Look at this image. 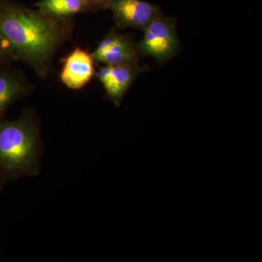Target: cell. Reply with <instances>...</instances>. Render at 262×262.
I'll use <instances>...</instances> for the list:
<instances>
[{
  "label": "cell",
  "mask_w": 262,
  "mask_h": 262,
  "mask_svg": "<svg viewBox=\"0 0 262 262\" xmlns=\"http://www.w3.org/2000/svg\"><path fill=\"white\" fill-rule=\"evenodd\" d=\"M71 32L70 19L52 18L38 10L0 0V40L12 60L25 62L42 78Z\"/></svg>",
  "instance_id": "cell-1"
},
{
  "label": "cell",
  "mask_w": 262,
  "mask_h": 262,
  "mask_svg": "<svg viewBox=\"0 0 262 262\" xmlns=\"http://www.w3.org/2000/svg\"><path fill=\"white\" fill-rule=\"evenodd\" d=\"M39 133L29 114L15 121L0 122V170L7 176L37 171Z\"/></svg>",
  "instance_id": "cell-2"
},
{
  "label": "cell",
  "mask_w": 262,
  "mask_h": 262,
  "mask_svg": "<svg viewBox=\"0 0 262 262\" xmlns=\"http://www.w3.org/2000/svg\"><path fill=\"white\" fill-rule=\"evenodd\" d=\"M176 19L163 14L157 17L144 29V36L136 43L140 58L151 56L158 63L171 59L179 50V38L176 29Z\"/></svg>",
  "instance_id": "cell-3"
},
{
  "label": "cell",
  "mask_w": 262,
  "mask_h": 262,
  "mask_svg": "<svg viewBox=\"0 0 262 262\" xmlns=\"http://www.w3.org/2000/svg\"><path fill=\"white\" fill-rule=\"evenodd\" d=\"M94 62L103 65L139 66L136 43L130 37L112 31L91 53Z\"/></svg>",
  "instance_id": "cell-4"
},
{
  "label": "cell",
  "mask_w": 262,
  "mask_h": 262,
  "mask_svg": "<svg viewBox=\"0 0 262 262\" xmlns=\"http://www.w3.org/2000/svg\"><path fill=\"white\" fill-rule=\"evenodd\" d=\"M108 9L111 10L117 27L141 30L163 14L159 7L141 0H111Z\"/></svg>",
  "instance_id": "cell-5"
},
{
  "label": "cell",
  "mask_w": 262,
  "mask_h": 262,
  "mask_svg": "<svg viewBox=\"0 0 262 262\" xmlns=\"http://www.w3.org/2000/svg\"><path fill=\"white\" fill-rule=\"evenodd\" d=\"M143 71L144 69L139 66L104 65L96 72V75L108 97L119 106L124 95Z\"/></svg>",
  "instance_id": "cell-6"
},
{
  "label": "cell",
  "mask_w": 262,
  "mask_h": 262,
  "mask_svg": "<svg viewBox=\"0 0 262 262\" xmlns=\"http://www.w3.org/2000/svg\"><path fill=\"white\" fill-rule=\"evenodd\" d=\"M94 63L89 52L75 48L64 59L60 80L69 89L80 90L96 75Z\"/></svg>",
  "instance_id": "cell-7"
},
{
  "label": "cell",
  "mask_w": 262,
  "mask_h": 262,
  "mask_svg": "<svg viewBox=\"0 0 262 262\" xmlns=\"http://www.w3.org/2000/svg\"><path fill=\"white\" fill-rule=\"evenodd\" d=\"M28 91L23 77L13 71H0V118L10 105Z\"/></svg>",
  "instance_id": "cell-8"
},
{
  "label": "cell",
  "mask_w": 262,
  "mask_h": 262,
  "mask_svg": "<svg viewBox=\"0 0 262 262\" xmlns=\"http://www.w3.org/2000/svg\"><path fill=\"white\" fill-rule=\"evenodd\" d=\"M34 5L43 14L57 19H71L89 12L84 0H41Z\"/></svg>",
  "instance_id": "cell-9"
},
{
  "label": "cell",
  "mask_w": 262,
  "mask_h": 262,
  "mask_svg": "<svg viewBox=\"0 0 262 262\" xmlns=\"http://www.w3.org/2000/svg\"><path fill=\"white\" fill-rule=\"evenodd\" d=\"M89 11H100L108 9L111 0H84Z\"/></svg>",
  "instance_id": "cell-10"
},
{
  "label": "cell",
  "mask_w": 262,
  "mask_h": 262,
  "mask_svg": "<svg viewBox=\"0 0 262 262\" xmlns=\"http://www.w3.org/2000/svg\"><path fill=\"white\" fill-rule=\"evenodd\" d=\"M10 60H12L10 58L9 55H8V52L6 51L4 46H3V43L0 40V67L2 65L5 64Z\"/></svg>",
  "instance_id": "cell-11"
}]
</instances>
